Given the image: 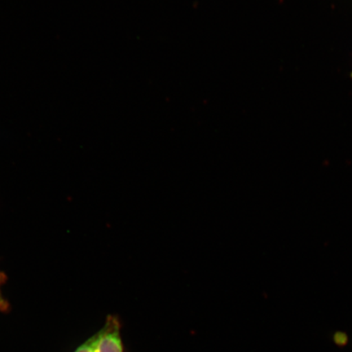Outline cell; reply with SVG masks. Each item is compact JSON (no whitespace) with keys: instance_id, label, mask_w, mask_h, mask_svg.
Listing matches in <instances>:
<instances>
[{"instance_id":"cell-1","label":"cell","mask_w":352,"mask_h":352,"mask_svg":"<svg viewBox=\"0 0 352 352\" xmlns=\"http://www.w3.org/2000/svg\"><path fill=\"white\" fill-rule=\"evenodd\" d=\"M118 316L109 315L102 329L94 334L96 352H124Z\"/></svg>"},{"instance_id":"cell-2","label":"cell","mask_w":352,"mask_h":352,"mask_svg":"<svg viewBox=\"0 0 352 352\" xmlns=\"http://www.w3.org/2000/svg\"><path fill=\"white\" fill-rule=\"evenodd\" d=\"M74 352H96L94 336H92L85 342H82Z\"/></svg>"},{"instance_id":"cell-3","label":"cell","mask_w":352,"mask_h":352,"mask_svg":"<svg viewBox=\"0 0 352 352\" xmlns=\"http://www.w3.org/2000/svg\"><path fill=\"white\" fill-rule=\"evenodd\" d=\"M7 276L3 274V272H0V311L6 312L10 308V305H8V302L6 301V299L4 298L2 296L1 287L2 285L6 283Z\"/></svg>"},{"instance_id":"cell-4","label":"cell","mask_w":352,"mask_h":352,"mask_svg":"<svg viewBox=\"0 0 352 352\" xmlns=\"http://www.w3.org/2000/svg\"><path fill=\"white\" fill-rule=\"evenodd\" d=\"M346 334L342 332H338L334 334L333 341L337 343L338 345L344 346L347 342Z\"/></svg>"}]
</instances>
